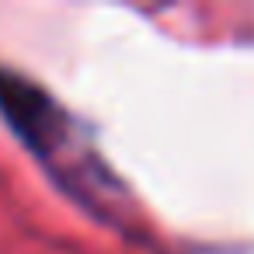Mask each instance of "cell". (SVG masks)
<instances>
[{"mask_svg": "<svg viewBox=\"0 0 254 254\" xmlns=\"http://www.w3.org/2000/svg\"><path fill=\"white\" fill-rule=\"evenodd\" d=\"M0 108L7 122L21 136V143L49 164V171L77 191L87 205H98V198H108V178L94 157L84 153V143L77 139V126L70 115L32 80L0 70Z\"/></svg>", "mask_w": 254, "mask_h": 254, "instance_id": "cell-1", "label": "cell"}]
</instances>
